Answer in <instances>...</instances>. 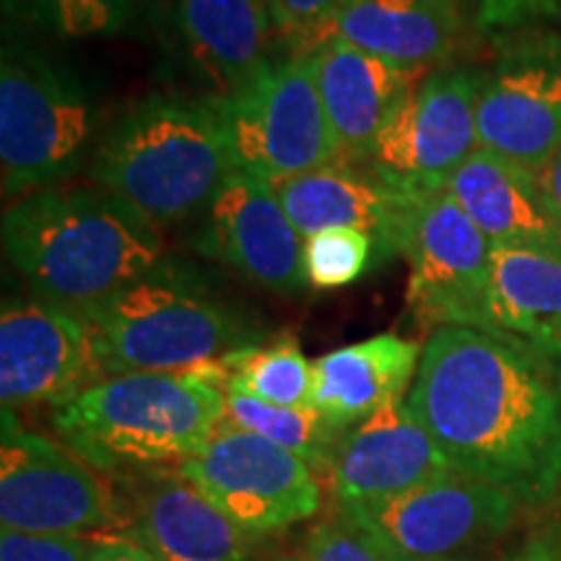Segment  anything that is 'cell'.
I'll list each match as a JSON object with an SVG mask.
<instances>
[{
  "label": "cell",
  "instance_id": "cell-34",
  "mask_svg": "<svg viewBox=\"0 0 561 561\" xmlns=\"http://www.w3.org/2000/svg\"><path fill=\"white\" fill-rule=\"evenodd\" d=\"M91 561H161L153 557L149 549H144L138 541L128 536H110L102 538L100 549H96Z\"/></svg>",
  "mask_w": 561,
  "mask_h": 561
},
{
  "label": "cell",
  "instance_id": "cell-19",
  "mask_svg": "<svg viewBox=\"0 0 561 561\" xmlns=\"http://www.w3.org/2000/svg\"><path fill=\"white\" fill-rule=\"evenodd\" d=\"M447 191L494 248L561 252V219L541 172L479 146L453 174Z\"/></svg>",
  "mask_w": 561,
  "mask_h": 561
},
{
  "label": "cell",
  "instance_id": "cell-24",
  "mask_svg": "<svg viewBox=\"0 0 561 561\" xmlns=\"http://www.w3.org/2000/svg\"><path fill=\"white\" fill-rule=\"evenodd\" d=\"M483 331H502L561 351V252L491 250Z\"/></svg>",
  "mask_w": 561,
  "mask_h": 561
},
{
  "label": "cell",
  "instance_id": "cell-5",
  "mask_svg": "<svg viewBox=\"0 0 561 561\" xmlns=\"http://www.w3.org/2000/svg\"><path fill=\"white\" fill-rule=\"evenodd\" d=\"M234 172L214 104L151 94L104 133L91 157L96 187L128 201L157 227L201 214Z\"/></svg>",
  "mask_w": 561,
  "mask_h": 561
},
{
  "label": "cell",
  "instance_id": "cell-3",
  "mask_svg": "<svg viewBox=\"0 0 561 561\" xmlns=\"http://www.w3.org/2000/svg\"><path fill=\"white\" fill-rule=\"evenodd\" d=\"M221 369L107 375L53 411L68 450L107 476L178 468L224 421Z\"/></svg>",
  "mask_w": 561,
  "mask_h": 561
},
{
  "label": "cell",
  "instance_id": "cell-10",
  "mask_svg": "<svg viewBox=\"0 0 561 561\" xmlns=\"http://www.w3.org/2000/svg\"><path fill=\"white\" fill-rule=\"evenodd\" d=\"M494 244L450 191L409 195L396 252L409 261L411 312L421 325H486Z\"/></svg>",
  "mask_w": 561,
  "mask_h": 561
},
{
  "label": "cell",
  "instance_id": "cell-31",
  "mask_svg": "<svg viewBox=\"0 0 561 561\" xmlns=\"http://www.w3.org/2000/svg\"><path fill=\"white\" fill-rule=\"evenodd\" d=\"M346 3L348 0H268L273 24L297 45L299 55L318 45L322 30Z\"/></svg>",
  "mask_w": 561,
  "mask_h": 561
},
{
  "label": "cell",
  "instance_id": "cell-18",
  "mask_svg": "<svg viewBox=\"0 0 561 561\" xmlns=\"http://www.w3.org/2000/svg\"><path fill=\"white\" fill-rule=\"evenodd\" d=\"M307 55L339 153L367 161L424 70L398 66L341 39H325Z\"/></svg>",
  "mask_w": 561,
  "mask_h": 561
},
{
  "label": "cell",
  "instance_id": "cell-9",
  "mask_svg": "<svg viewBox=\"0 0 561 561\" xmlns=\"http://www.w3.org/2000/svg\"><path fill=\"white\" fill-rule=\"evenodd\" d=\"M333 510L413 561L489 559L525 515L500 489L458 471L390 502Z\"/></svg>",
  "mask_w": 561,
  "mask_h": 561
},
{
  "label": "cell",
  "instance_id": "cell-11",
  "mask_svg": "<svg viewBox=\"0 0 561 561\" xmlns=\"http://www.w3.org/2000/svg\"><path fill=\"white\" fill-rule=\"evenodd\" d=\"M483 79V70L466 66L421 79L367 157L371 178L401 195L447 191L462 161L479 149Z\"/></svg>",
  "mask_w": 561,
  "mask_h": 561
},
{
  "label": "cell",
  "instance_id": "cell-7",
  "mask_svg": "<svg viewBox=\"0 0 561 561\" xmlns=\"http://www.w3.org/2000/svg\"><path fill=\"white\" fill-rule=\"evenodd\" d=\"M0 528L32 536H125L128 507L112 476L3 409Z\"/></svg>",
  "mask_w": 561,
  "mask_h": 561
},
{
  "label": "cell",
  "instance_id": "cell-17",
  "mask_svg": "<svg viewBox=\"0 0 561 561\" xmlns=\"http://www.w3.org/2000/svg\"><path fill=\"white\" fill-rule=\"evenodd\" d=\"M450 471L455 468L432 434L405 398H398L343 434L325 479L333 507H367Z\"/></svg>",
  "mask_w": 561,
  "mask_h": 561
},
{
  "label": "cell",
  "instance_id": "cell-1",
  "mask_svg": "<svg viewBox=\"0 0 561 561\" xmlns=\"http://www.w3.org/2000/svg\"><path fill=\"white\" fill-rule=\"evenodd\" d=\"M405 403L458 473L523 512L561 494V351L447 325L424 343Z\"/></svg>",
  "mask_w": 561,
  "mask_h": 561
},
{
  "label": "cell",
  "instance_id": "cell-8",
  "mask_svg": "<svg viewBox=\"0 0 561 561\" xmlns=\"http://www.w3.org/2000/svg\"><path fill=\"white\" fill-rule=\"evenodd\" d=\"M234 170L276 185L341 159L310 55L268 60L237 94L210 100Z\"/></svg>",
  "mask_w": 561,
  "mask_h": 561
},
{
  "label": "cell",
  "instance_id": "cell-22",
  "mask_svg": "<svg viewBox=\"0 0 561 561\" xmlns=\"http://www.w3.org/2000/svg\"><path fill=\"white\" fill-rule=\"evenodd\" d=\"M458 37L455 0H348L322 30L318 45L341 39L377 58L424 70L450 58Z\"/></svg>",
  "mask_w": 561,
  "mask_h": 561
},
{
  "label": "cell",
  "instance_id": "cell-33",
  "mask_svg": "<svg viewBox=\"0 0 561 561\" xmlns=\"http://www.w3.org/2000/svg\"><path fill=\"white\" fill-rule=\"evenodd\" d=\"M494 561H561V533L553 525L530 533Z\"/></svg>",
  "mask_w": 561,
  "mask_h": 561
},
{
  "label": "cell",
  "instance_id": "cell-12",
  "mask_svg": "<svg viewBox=\"0 0 561 561\" xmlns=\"http://www.w3.org/2000/svg\"><path fill=\"white\" fill-rule=\"evenodd\" d=\"M178 468L255 538L310 520L322 507L314 468L276 442L229 424H219L206 447Z\"/></svg>",
  "mask_w": 561,
  "mask_h": 561
},
{
  "label": "cell",
  "instance_id": "cell-36",
  "mask_svg": "<svg viewBox=\"0 0 561 561\" xmlns=\"http://www.w3.org/2000/svg\"><path fill=\"white\" fill-rule=\"evenodd\" d=\"M252 561H312V557L307 551H289V553H276V557L252 559Z\"/></svg>",
  "mask_w": 561,
  "mask_h": 561
},
{
  "label": "cell",
  "instance_id": "cell-2",
  "mask_svg": "<svg viewBox=\"0 0 561 561\" xmlns=\"http://www.w3.org/2000/svg\"><path fill=\"white\" fill-rule=\"evenodd\" d=\"M5 261L34 299L89 314L164 263L153 221L102 187H47L3 214Z\"/></svg>",
  "mask_w": 561,
  "mask_h": 561
},
{
  "label": "cell",
  "instance_id": "cell-21",
  "mask_svg": "<svg viewBox=\"0 0 561 561\" xmlns=\"http://www.w3.org/2000/svg\"><path fill=\"white\" fill-rule=\"evenodd\" d=\"M276 195L305 240L333 229L367 231L380 257L396 252L405 201L371 174L351 170L343 161L318 167L297 178L276 182Z\"/></svg>",
  "mask_w": 561,
  "mask_h": 561
},
{
  "label": "cell",
  "instance_id": "cell-30",
  "mask_svg": "<svg viewBox=\"0 0 561 561\" xmlns=\"http://www.w3.org/2000/svg\"><path fill=\"white\" fill-rule=\"evenodd\" d=\"M102 538L32 536L0 528V561H91Z\"/></svg>",
  "mask_w": 561,
  "mask_h": 561
},
{
  "label": "cell",
  "instance_id": "cell-29",
  "mask_svg": "<svg viewBox=\"0 0 561 561\" xmlns=\"http://www.w3.org/2000/svg\"><path fill=\"white\" fill-rule=\"evenodd\" d=\"M305 551L310 553L312 561H413L392 551L382 541H377L359 525L343 517L339 510H333V515L322 517L307 533Z\"/></svg>",
  "mask_w": 561,
  "mask_h": 561
},
{
  "label": "cell",
  "instance_id": "cell-4",
  "mask_svg": "<svg viewBox=\"0 0 561 561\" xmlns=\"http://www.w3.org/2000/svg\"><path fill=\"white\" fill-rule=\"evenodd\" d=\"M83 320L94 339L102 377L224 369L231 356L261 346L263 339L255 322L201 273L172 261L133 280Z\"/></svg>",
  "mask_w": 561,
  "mask_h": 561
},
{
  "label": "cell",
  "instance_id": "cell-26",
  "mask_svg": "<svg viewBox=\"0 0 561 561\" xmlns=\"http://www.w3.org/2000/svg\"><path fill=\"white\" fill-rule=\"evenodd\" d=\"M224 390L273 405H312V362L294 339H276L227 362Z\"/></svg>",
  "mask_w": 561,
  "mask_h": 561
},
{
  "label": "cell",
  "instance_id": "cell-25",
  "mask_svg": "<svg viewBox=\"0 0 561 561\" xmlns=\"http://www.w3.org/2000/svg\"><path fill=\"white\" fill-rule=\"evenodd\" d=\"M221 424L252 432L297 455L318 473L331 471L343 434L312 405H273L257 398L227 392Z\"/></svg>",
  "mask_w": 561,
  "mask_h": 561
},
{
  "label": "cell",
  "instance_id": "cell-6",
  "mask_svg": "<svg viewBox=\"0 0 561 561\" xmlns=\"http://www.w3.org/2000/svg\"><path fill=\"white\" fill-rule=\"evenodd\" d=\"M96 104L68 66L5 37L0 58L3 195L19 201L81 170L91 153Z\"/></svg>",
  "mask_w": 561,
  "mask_h": 561
},
{
  "label": "cell",
  "instance_id": "cell-14",
  "mask_svg": "<svg viewBox=\"0 0 561 561\" xmlns=\"http://www.w3.org/2000/svg\"><path fill=\"white\" fill-rule=\"evenodd\" d=\"M102 380L94 339L79 314L39 299H5L0 312L3 409L68 403Z\"/></svg>",
  "mask_w": 561,
  "mask_h": 561
},
{
  "label": "cell",
  "instance_id": "cell-27",
  "mask_svg": "<svg viewBox=\"0 0 561 561\" xmlns=\"http://www.w3.org/2000/svg\"><path fill=\"white\" fill-rule=\"evenodd\" d=\"M380 255L367 231L333 229L305 240L307 284L314 289H343L359 280Z\"/></svg>",
  "mask_w": 561,
  "mask_h": 561
},
{
  "label": "cell",
  "instance_id": "cell-23",
  "mask_svg": "<svg viewBox=\"0 0 561 561\" xmlns=\"http://www.w3.org/2000/svg\"><path fill=\"white\" fill-rule=\"evenodd\" d=\"M180 42L193 66L216 89L237 94L268 62V0H174Z\"/></svg>",
  "mask_w": 561,
  "mask_h": 561
},
{
  "label": "cell",
  "instance_id": "cell-16",
  "mask_svg": "<svg viewBox=\"0 0 561 561\" xmlns=\"http://www.w3.org/2000/svg\"><path fill=\"white\" fill-rule=\"evenodd\" d=\"M128 533L161 561H252L255 536L208 500L180 468L115 476Z\"/></svg>",
  "mask_w": 561,
  "mask_h": 561
},
{
  "label": "cell",
  "instance_id": "cell-13",
  "mask_svg": "<svg viewBox=\"0 0 561 561\" xmlns=\"http://www.w3.org/2000/svg\"><path fill=\"white\" fill-rule=\"evenodd\" d=\"M479 146L533 172L561 149V37L525 32L504 42L479 96Z\"/></svg>",
  "mask_w": 561,
  "mask_h": 561
},
{
  "label": "cell",
  "instance_id": "cell-28",
  "mask_svg": "<svg viewBox=\"0 0 561 561\" xmlns=\"http://www.w3.org/2000/svg\"><path fill=\"white\" fill-rule=\"evenodd\" d=\"M30 16L60 39H100L121 34L136 0H26Z\"/></svg>",
  "mask_w": 561,
  "mask_h": 561
},
{
  "label": "cell",
  "instance_id": "cell-35",
  "mask_svg": "<svg viewBox=\"0 0 561 561\" xmlns=\"http://www.w3.org/2000/svg\"><path fill=\"white\" fill-rule=\"evenodd\" d=\"M546 191H549V198L557 208V216L561 219V149L553 153V159L546 164V170L541 172Z\"/></svg>",
  "mask_w": 561,
  "mask_h": 561
},
{
  "label": "cell",
  "instance_id": "cell-32",
  "mask_svg": "<svg viewBox=\"0 0 561 561\" xmlns=\"http://www.w3.org/2000/svg\"><path fill=\"white\" fill-rule=\"evenodd\" d=\"M476 21L486 32H520L541 21L561 24V0H479Z\"/></svg>",
  "mask_w": 561,
  "mask_h": 561
},
{
  "label": "cell",
  "instance_id": "cell-20",
  "mask_svg": "<svg viewBox=\"0 0 561 561\" xmlns=\"http://www.w3.org/2000/svg\"><path fill=\"white\" fill-rule=\"evenodd\" d=\"M421 354L424 343L396 333L328 351L312 362V409L348 432L409 396Z\"/></svg>",
  "mask_w": 561,
  "mask_h": 561
},
{
  "label": "cell",
  "instance_id": "cell-15",
  "mask_svg": "<svg viewBox=\"0 0 561 561\" xmlns=\"http://www.w3.org/2000/svg\"><path fill=\"white\" fill-rule=\"evenodd\" d=\"M195 248L250 284L273 294L307 286L305 237L299 234L271 182L234 170L203 210Z\"/></svg>",
  "mask_w": 561,
  "mask_h": 561
}]
</instances>
